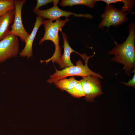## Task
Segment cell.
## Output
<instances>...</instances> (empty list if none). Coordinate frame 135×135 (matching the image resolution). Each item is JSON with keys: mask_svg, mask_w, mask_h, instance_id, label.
Instances as JSON below:
<instances>
[{"mask_svg": "<svg viewBox=\"0 0 135 135\" xmlns=\"http://www.w3.org/2000/svg\"><path fill=\"white\" fill-rule=\"evenodd\" d=\"M66 91L75 98H78L86 96V94L80 80L72 89Z\"/></svg>", "mask_w": 135, "mask_h": 135, "instance_id": "obj_16", "label": "cell"}, {"mask_svg": "<svg viewBox=\"0 0 135 135\" xmlns=\"http://www.w3.org/2000/svg\"><path fill=\"white\" fill-rule=\"evenodd\" d=\"M99 1L100 0H62L60 2V5L63 7L83 5L93 8L96 5V3Z\"/></svg>", "mask_w": 135, "mask_h": 135, "instance_id": "obj_13", "label": "cell"}, {"mask_svg": "<svg viewBox=\"0 0 135 135\" xmlns=\"http://www.w3.org/2000/svg\"><path fill=\"white\" fill-rule=\"evenodd\" d=\"M38 16H40L44 19L47 18L53 22L62 16L68 18L73 15L76 17H83L88 18H92L93 16L90 14H78L70 12L63 10L59 8L57 5L49 8L44 10L38 9L34 12Z\"/></svg>", "mask_w": 135, "mask_h": 135, "instance_id": "obj_8", "label": "cell"}, {"mask_svg": "<svg viewBox=\"0 0 135 135\" xmlns=\"http://www.w3.org/2000/svg\"><path fill=\"white\" fill-rule=\"evenodd\" d=\"M14 0H0V16L8 11L15 9Z\"/></svg>", "mask_w": 135, "mask_h": 135, "instance_id": "obj_15", "label": "cell"}, {"mask_svg": "<svg viewBox=\"0 0 135 135\" xmlns=\"http://www.w3.org/2000/svg\"><path fill=\"white\" fill-rule=\"evenodd\" d=\"M128 13L124 12L121 9H118L110 4L107 5L104 12L100 16L102 20L98 28L103 30L104 27L106 26V32H109V28L111 26L114 27L122 25L129 20L126 15Z\"/></svg>", "mask_w": 135, "mask_h": 135, "instance_id": "obj_4", "label": "cell"}, {"mask_svg": "<svg viewBox=\"0 0 135 135\" xmlns=\"http://www.w3.org/2000/svg\"><path fill=\"white\" fill-rule=\"evenodd\" d=\"M69 20L68 17H66L64 20L59 18L54 22L49 20H44L43 24L44 26V33L43 37L40 40L39 44H42L46 40H50L54 43L55 46L54 53L52 56L49 58L44 60H40L41 63L45 62L46 64L50 61L59 64L62 56L61 49L59 45V37L58 32L62 28Z\"/></svg>", "mask_w": 135, "mask_h": 135, "instance_id": "obj_2", "label": "cell"}, {"mask_svg": "<svg viewBox=\"0 0 135 135\" xmlns=\"http://www.w3.org/2000/svg\"><path fill=\"white\" fill-rule=\"evenodd\" d=\"M58 0H37L36 6L34 8L33 11L34 12L40 7L46 6L47 4L51 2H53L54 6L57 5L59 2Z\"/></svg>", "mask_w": 135, "mask_h": 135, "instance_id": "obj_17", "label": "cell"}, {"mask_svg": "<svg viewBox=\"0 0 135 135\" xmlns=\"http://www.w3.org/2000/svg\"><path fill=\"white\" fill-rule=\"evenodd\" d=\"M18 37L9 34L0 41V64L13 57L19 52Z\"/></svg>", "mask_w": 135, "mask_h": 135, "instance_id": "obj_5", "label": "cell"}, {"mask_svg": "<svg viewBox=\"0 0 135 135\" xmlns=\"http://www.w3.org/2000/svg\"><path fill=\"white\" fill-rule=\"evenodd\" d=\"M128 29L129 34L126 40L119 44L112 39L115 46L107 54L114 55L111 60L123 64L125 75L130 76L132 70L135 68V23H130L128 26Z\"/></svg>", "mask_w": 135, "mask_h": 135, "instance_id": "obj_1", "label": "cell"}, {"mask_svg": "<svg viewBox=\"0 0 135 135\" xmlns=\"http://www.w3.org/2000/svg\"><path fill=\"white\" fill-rule=\"evenodd\" d=\"M100 78L89 76L80 80L86 94L85 99L87 101L92 102L95 98L103 94Z\"/></svg>", "mask_w": 135, "mask_h": 135, "instance_id": "obj_7", "label": "cell"}, {"mask_svg": "<svg viewBox=\"0 0 135 135\" xmlns=\"http://www.w3.org/2000/svg\"><path fill=\"white\" fill-rule=\"evenodd\" d=\"M79 82V80H76L73 76L69 78H62L54 83L57 88L61 90L66 91L72 89Z\"/></svg>", "mask_w": 135, "mask_h": 135, "instance_id": "obj_12", "label": "cell"}, {"mask_svg": "<svg viewBox=\"0 0 135 135\" xmlns=\"http://www.w3.org/2000/svg\"><path fill=\"white\" fill-rule=\"evenodd\" d=\"M134 72L132 78L127 82H122L120 81L121 83L127 86H132L134 88L135 86V70H133Z\"/></svg>", "mask_w": 135, "mask_h": 135, "instance_id": "obj_18", "label": "cell"}, {"mask_svg": "<svg viewBox=\"0 0 135 135\" xmlns=\"http://www.w3.org/2000/svg\"><path fill=\"white\" fill-rule=\"evenodd\" d=\"M100 1L105 2L107 5L110 4L111 3H115L119 2H123L124 5L121 9L122 11L124 12H128L131 14H135L132 12V8L135 4L134 1L133 0H100Z\"/></svg>", "mask_w": 135, "mask_h": 135, "instance_id": "obj_14", "label": "cell"}, {"mask_svg": "<svg viewBox=\"0 0 135 135\" xmlns=\"http://www.w3.org/2000/svg\"><path fill=\"white\" fill-rule=\"evenodd\" d=\"M26 0H15V14L13 23L10 26L8 35L13 34L19 37L21 40L25 42L30 34L24 28L22 18V11Z\"/></svg>", "mask_w": 135, "mask_h": 135, "instance_id": "obj_6", "label": "cell"}, {"mask_svg": "<svg viewBox=\"0 0 135 135\" xmlns=\"http://www.w3.org/2000/svg\"><path fill=\"white\" fill-rule=\"evenodd\" d=\"M94 54L90 56H87L84 60L85 64L84 65L82 61L80 59L76 63V65L63 68L61 70H57L55 67L56 70L53 74L50 75L47 81L50 84L54 83L62 78L69 76H78L83 78L92 76L102 79L103 77L100 74L96 73L90 69L88 66L89 59L93 57Z\"/></svg>", "mask_w": 135, "mask_h": 135, "instance_id": "obj_3", "label": "cell"}, {"mask_svg": "<svg viewBox=\"0 0 135 135\" xmlns=\"http://www.w3.org/2000/svg\"><path fill=\"white\" fill-rule=\"evenodd\" d=\"M62 28H60L59 31L62 33L64 41L63 47L64 52L63 54L60 58L59 65L61 68H64L74 66V64L72 62L70 59V55L72 52H75L79 54L80 56L81 54L75 51L70 46L68 41V37L66 34L63 32Z\"/></svg>", "mask_w": 135, "mask_h": 135, "instance_id": "obj_10", "label": "cell"}, {"mask_svg": "<svg viewBox=\"0 0 135 135\" xmlns=\"http://www.w3.org/2000/svg\"><path fill=\"white\" fill-rule=\"evenodd\" d=\"M15 14L14 9L0 16V41L8 35L9 26L14 22Z\"/></svg>", "mask_w": 135, "mask_h": 135, "instance_id": "obj_11", "label": "cell"}, {"mask_svg": "<svg viewBox=\"0 0 135 135\" xmlns=\"http://www.w3.org/2000/svg\"><path fill=\"white\" fill-rule=\"evenodd\" d=\"M44 20V19L42 17L38 16L36 17L34 28L25 42L24 48L19 53V55L21 57L29 58L32 56V46L33 41L38 28L43 24Z\"/></svg>", "mask_w": 135, "mask_h": 135, "instance_id": "obj_9", "label": "cell"}]
</instances>
